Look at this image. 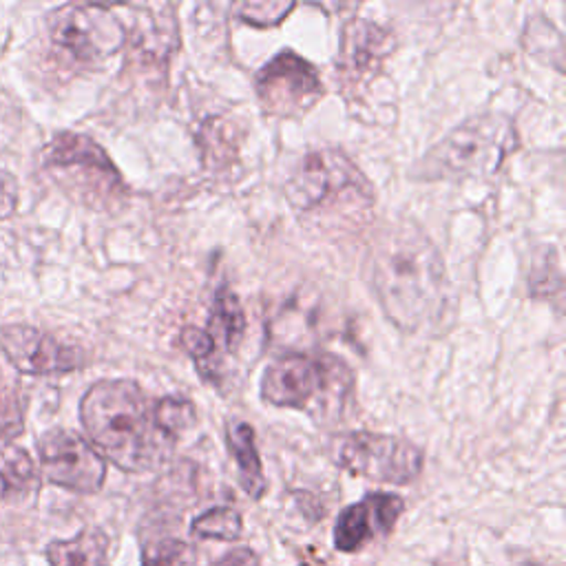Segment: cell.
<instances>
[{"label":"cell","instance_id":"obj_1","mask_svg":"<svg viewBox=\"0 0 566 566\" xmlns=\"http://www.w3.org/2000/svg\"><path fill=\"white\" fill-rule=\"evenodd\" d=\"M80 420L93 449L128 473L159 469L179 436L195 422V405L181 396H148L135 380L93 382L80 400Z\"/></svg>","mask_w":566,"mask_h":566},{"label":"cell","instance_id":"obj_2","mask_svg":"<svg viewBox=\"0 0 566 566\" xmlns=\"http://www.w3.org/2000/svg\"><path fill=\"white\" fill-rule=\"evenodd\" d=\"M371 290L385 316L402 332H420L442 316L447 270L438 248L411 221L385 228L369 252Z\"/></svg>","mask_w":566,"mask_h":566},{"label":"cell","instance_id":"obj_3","mask_svg":"<svg viewBox=\"0 0 566 566\" xmlns=\"http://www.w3.org/2000/svg\"><path fill=\"white\" fill-rule=\"evenodd\" d=\"M354 394L352 369L332 354H285L268 365L261 398L274 407L303 409L314 418H336Z\"/></svg>","mask_w":566,"mask_h":566},{"label":"cell","instance_id":"obj_4","mask_svg":"<svg viewBox=\"0 0 566 566\" xmlns=\"http://www.w3.org/2000/svg\"><path fill=\"white\" fill-rule=\"evenodd\" d=\"M517 148L515 124L502 113H482L451 128L418 161L420 179L491 177Z\"/></svg>","mask_w":566,"mask_h":566},{"label":"cell","instance_id":"obj_5","mask_svg":"<svg viewBox=\"0 0 566 566\" xmlns=\"http://www.w3.org/2000/svg\"><path fill=\"white\" fill-rule=\"evenodd\" d=\"M285 199L296 212L367 214L374 206V188L358 166L338 148H321L301 157L283 186Z\"/></svg>","mask_w":566,"mask_h":566},{"label":"cell","instance_id":"obj_6","mask_svg":"<svg viewBox=\"0 0 566 566\" xmlns=\"http://www.w3.org/2000/svg\"><path fill=\"white\" fill-rule=\"evenodd\" d=\"M42 164L69 195L86 206L108 208L126 195L122 175L106 150L82 133L53 135L42 150Z\"/></svg>","mask_w":566,"mask_h":566},{"label":"cell","instance_id":"obj_7","mask_svg":"<svg viewBox=\"0 0 566 566\" xmlns=\"http://www.w3.org/2000/svg\"><path fill=\"white\" fill-rule=\"evenodd\" d=\"M329 455L347 473L387 484L413 482L424 462L422 451L413 442L376 431H343L332 436Z\"/></svg>","mask_w":566,"mask_h":566},{"label":"cell","instance_id":"obj_8","mask_svg":"<svg viewBox=\"0 0 566 566\" xmlns=\"http://www.w3.org/2000/svg\"><path fill=\"white\" fill-rule=\"evenodd\" d=\"M51 42L80 64H102L126 42L119 18L102 4H62L46 15Z\"/></svg>","mask_w":566,"mask_h":566},{"label":"cell","instance_id":"obj_9","mask_svg":"<svg viewBox=\"0 0 566 566\" xmlns=\"http://www.w3.org/2000/svg\"><path fill=\"white\" fill-rule=\"evenodd\" d=\"M256 97L268 115L298 117L323 95L316 69L292 49L279 51L254 77Z\"/></svg>","mask_w":566,"mask_h":566},{"label":"cell","instance_id":"obj_10","mask_svg":"<svg viewBox=\"0 0 566 566\" xmlns=\"http://www.w3.org/2000/svg\"><path fill=\"white\" fill-rule=\"evenodd\" d=\"M38 453L49 482L86 495L102 489L106 462L80 433L71 429H49L38 440Z\"/></svg>","mask_w":566,"mask_h":566},{"label":"cell","instance_id":"obj_11","mask_svg":"<svg viewBox=\"0 0 566 566\" xmlns=\"http://www.w3.org/2000/svg\"><path fill=\"white\" fill-rule=\"evenodd\" d=\"M0 349L18 371L31 376L69 374L86 363L82 349L24 323L0 327Z\"/></svg>","mask_w":566,"mask_h":566},{"label":"cell","instance_id":"obj_12","mask_svg":"<svg viewBox=\"0 0 566 566\" xmlns=\"http://www.w3.org/2000/svg\"><path fill=\"white\" fill-rule=\"evenodd\" d=\"M405 502L394 493H369L360 502L340 511L334 524V546L343 553H354L378 535H387L398 522Z\"/></svg>","mask_w":566,"mask_h":566},{"label":"cell","instance_id":"obj_13","mask_svg":"<svg viewBox=\"0 0 566 566\" xmlns=\"http://www.w3.org/2000/svg\"><path fill=\"white\" fill-rule=\"evenodd\" d=\"M201 332L208 345V358L199 367V374L210 382H219L223 358L239 347L245 334V314L232 290L221 287L214 294L208 325Z\"/></svg>","mask_w":566,"mask_h":566},{"label":"cell","instance_id":"obj_14","mask_svg":"<svg viewBox=\"0 0 566 566\" xmlns=\"http://www.w3.org/2000/svg\"><path fill=\"white\" fill-rule=\"evenodd\" d=\"M391 49L394 38L387 29L376 22L354 18L343 29L338 69L349 82L367 80L380 69V62L391 53Z\"/></svg>","mask_w":566,"mask_h":566},{"label":"cell","instance_id":"obj_15","mask_svg":"<svg viewBox=\"0 0 566 566\" xmlns=\"http://www.w3.org/2000/svg\"><path fill=\"white\" fill-rule=\"evenodd\" d=\"M226 444L232 453L237 469H239V482L241 489L259 500L265 493V475L261 467V458L256 451V438L250 422L232 420L226 424Z\"/></svg>","mask_w":566,"mask_h":566},{"label":"cell","instance_id":"obj_16","mask_svg":"<svg viewBox=\"0 0 566 566\" xmlns=\"http://www.w3.org/2000/svg\"><path fill=\"white\" fill-rule=\"evenodd\" d=\"M40 486L38 469L31 455L15 447H0V504H20L35 495Z\"/></svg>","mask_w":566,"mask_h":566},{"label":"cell","instance_id":"obj_17","mask_svg":"<svg viewBox=\"0 0 566 566\" xmlns=\"http://www.w3.org/2000/svg\"><path fill=\"white\" fill-rule=\"evenodd\" d=\"M51 566H108V539L99 528H84L71 539L46 546Z\"/></svg>","mask_w":566,"mask_h":566},{"label":"cell","instance_id":"obj_18","mask_svg":"<svg viewBox=\"0 0 566 566\" xmlns=\"http://www.w3.org/2000/svg\"><path fill=\"white\" fill-rule=\"evenodd\" d=\"M192 535L206 539H234L241 533V515L230 506H214L197 515L190 524Z\"/></svg>","mask_w":566,"mask_h":566},{"label":"cell","instance_id":"obj_19","mask_svg":"<svg viewBox=\"0 0 566 566\" xmlns=\"http://www.w3.org/2000/svg\"><path fill=\"white\" fill-rule=\"evenodd\" d=\"M24 427V396L20 385L0 369V438L9 440Z\"/></svg>","mask_w":566,"mask_h":566},{"label":"cell","instance_id":"obj_20","mask_svg":"<svg viewBox=\"0 0 566 566\" xmlns=\"http://www.w3.org/2000/svg\"><path fill=\"white\" fill-rule=\"evenodd\" d=\"M192 551L186 542L175 537H164L146 542L142 551V566H190Z\"/></svg>","mask_w":566,"mask_h":566},{"label":"cell","instance_id":"obj_21","mask_svg":"<svg viewBox=\"0 0 566 566\" xmlns=\"http://www.w3.org/2000/svg\"><path fill=\"white\" fill-rule=\"evenodd\" d=\"M294 7H296V2H241L232 11L241 22H245L250 27L268 29V27H276L279 22H283V18Z\"/></svg>","mask_w":566,"mask_h":566},{"label":"cell","instance_id":"obj_22","mask_svg":"<svg viewBox=\"0 0 566 566\" xmlns=\"http://www.w3.org/2000/svg\"><path fill=\"white\" fill-rule=\"evenodd\" d=\"M18 206V181L11 172L0 170V219L9 217Z\"/></svg>","mask_w":566,"mask_h":566},{"label":"cell","instance_id":"obj_23","mask_svg":"<svg viewBox=\"0 0 566 566\" xmlns=\"http://www.w3.org/2000/svg\"><path fill=\"white\" fill-rule=\"evenodd\" d=\"M212 566H259V557L254 555L252 548L239 546V548H232L230 553H226Z\"/></svg>","mask_w":566,"mask_h":566},{"label":"cell","instance_id":"obj_24","mask_svg":"<svg viewBox=\"0 0 566 566\" xmlns=\"http://www.w3.org/2000/svg\"><path fill=\"white\" fill-rule=\"evenodd\" d=\"M526 566H535V564H526Z\"/></svg>","mask_w":566,"mask_h":566}]
</instances>
